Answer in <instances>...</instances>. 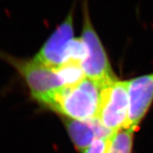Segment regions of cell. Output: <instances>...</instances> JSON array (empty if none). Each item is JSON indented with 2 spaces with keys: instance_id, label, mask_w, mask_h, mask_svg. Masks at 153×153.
I'll return each mask as SVG.
<instances>
[{
  "instance_id": "5",
  "label": "cell",
  "mask_w": 153,
  "mask_h": 153,
  "mask_svg": "<svg viewBox=\"0 0 153 153\" xmlns=\"http://www.w3.org/2000/svg\"><path fill=\"white\" fill-rule=\"evenodd\" d=\"M77 0H74L65 19L47 40L33 60L51 68L68 62V51L74 37L73 19Z\"/></svg>"
},
{
  "instance_id": "8",
  "label": "cell",
  "mask_w": 153,
  "mask_h": 153,
  "mask_svg": "<svg viewBox=\"0 0 153 153\" xmlns=\"http://www.w3.org/2000/svg\"><path fill=\"white\" fill-rule=\"evenodd\" d=\"M132 129H121L107 140L105 153H131L134 133Z\"/></svg>"
},
{
  "instance_id": "6",
  "label": "cell",
  "mask_w": 153,
  "mask_h": 153,
  "mask_svg": "<svg viewBox=\"0 0 153 153\" xmlns=\"http://www.w3.org/2000/svg\"><path fill=\"white\" fill-rule=\"evenodd\" d=\"M129 111L124 129L136 131L153 103V72L128 81Z\"/></svg>"
},
{
  "instance_id": "2",
  "label": "cell",
  "mask_w": 153,
  "mask_h": 153,
  "mask_svg": "<svg viewBox=\"0 0 153 153\" xmlns=\"http://www.w3.org/2000/svg\"><path fill=\"white\" fill-rule=\"evenodd\" d=\"M82 41L86 48V57L81 66L85 77L102 89L117 80L111 68L107 54L91 22L89 12V0H82Z\"/></svg>"
},
{
  "instance_id": "10",
  "label": "cell",
  "mask_w": 153,
  "mask_h": 153,
  "mask_svg": "<svg viewBox=\"0 0 153 153\" xmlns=\"http://www.w3.org/2000/svg\"><path fill=\"white\" fill-rule=\"evenodd\" d=\"M107 139H99L85 149L82 153H105Z\"/></svg>"
},
{
  "instance_id": "7",
  "label": "cell",
  "mask_w": 153,
  "mask_h": 153,
  "mask_svg": "<svg viewBox=\"0 0 153 153\" xmlns=\"http://www.w3.org/2000/svg\"><path fill=\"white\" fill-rule=\"evenodd\" d=\"M65 126L74 146L81 152L99 139H107L114 132L103 126L98 118L66 120Z\"/></svg>"
},
{
  "instance_id": "3",
  "label": "cell",
  "mask_w": 153,
  "mask_h": 153,
  "mask_svg": "<svg viewBox=\"0 0 153 153\" xmlns=\"http://www.w3.org/2000/svg\"><path fill=\"white\" fill-rule=\"evenodd\" d=\"M0 58L16 69L25 80L31 95L40 103L46 106L53 96L64 87L56 68H51L32 60H23L0 51Z\"/></svg>"
},
{
  "instance_id": "1",
  "label": "cell",
  "mask_w": 153,
  "mask_h": 153,
  "mask_svg": "<svg viewBox=\"0 0 153 153\" xmlns=\"http://www.w3.org/2000/svg\"><path fill=\"white\" fill-rule=\"evenodd\" d=\"M101 88L85 78L79 83L61 88L47 107L72 120L97 118L100 107Z\"/></svg>"
},
{
  "instance_id": "9",
  "label": "cell",
  "mask_w": 153,
  "mask_h": 153,
  "mask_svg": "<svg viewBox=\"0 0 153 153\" xmlns=\"http://www.w3.org/2000/svg\"><path fill=\"white\" fill-rule=\"evenodd\" d=\"M56 70L62 79L64 86L75 85L86 78L81 64L77 62H66L61 67L56 68Z\"/></svg>"
},
{
  "instance_id": "4",
  "label": "cell",
  "mask_w": 153,
  "mask_h": 153,
  "mask_svg": "<svg viewBox=\"0 0 153 153\" xmlns=\"http://www.w3.org/2000/svg\"><path fill=\"white\" fill-rule=\"evenodd\" d=\"M97 118L105 128L117 132L126 127L129 111L128 81L116 80L101 89Z\"/></svg>"
}]
</instances>
